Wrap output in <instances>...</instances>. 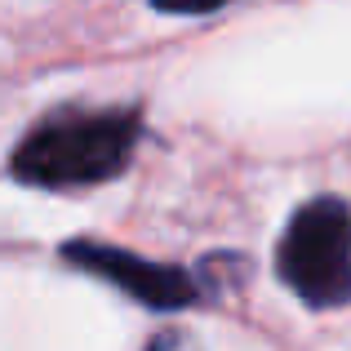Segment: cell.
<instances>
[{"label": "cell", "instance_id": "3957f363", "mask_svg": "<svg viewBox=\"0 0 351 351\" xmlns=\"http://www.w3.org/2000/svg\"><path fill=\"white\" fill-rule=\"evenodd\" d=\"M62 258L76 267H85L89 276L116 285L120 293L138 298L143 307H156V311H178L187 302L200 298V285L191 271L182 267H169V263H152V258H138L129 249H116V245H103V240H71L62 249Z\"/></svg>", "mask_w": 351, "mask_h": 351}, {"label": "cell", "instance_id": "5b68a950", "mask_svg": "<svg viewBox=\"0 0 351 351\" xmlns=\"http://www.w3.org/2000/svg\"><path fill=\"white\" fill-rule=\"evenodd\" d=\"M147 351H200V347L187 329H165V334H156L152 343H147Z\"/></svg>", "mask_w": 351, "mask_h": 351}, {"label": "cell", "instance_id": "7a4b0ae2", "mask_svg": "<svg viewBox=\"0 0 351 351\" xmlns=\"http://www.w3.org/2000/svg\"><path fill=\"white\" fill-rule=\"evenodd\" d=\"M276 276L311 311L351 302V205L343 196L298 205L276 245Z\"/></svg>", "mask_w": 351, "mask_h": 351}, {"label": "cell", "instance_id": "277c9868", "mask_svg": "<svg viewBox=\"0 0 351 351\" xmlns=\"http://www.w3.org/2000/svg\"><path fill=\"white\" fill-rule=\"evenodd\" d=\"M223 5L227 0H152V9H160V14H214Z\"/></svg>", "mask_w": 351, "mask_h": 351}, {"label": "cell", "instance_id": "6da1fadb", "mask_svg": "<svg viewBox=\"0 0 351 351\" xmlns=\"http://www.w3.org/2000/svg\"><path fill=\"white\" fill-rule=\"evenodd\" d=\"M143 138V112L138 107H67L45 116L36 129H27L23 143L9 156V169L27 187L71 191L94 182L120 178L129 169Z\"/></svg>", "mask_w": 351, "mask_h": 351}]
</instances>
